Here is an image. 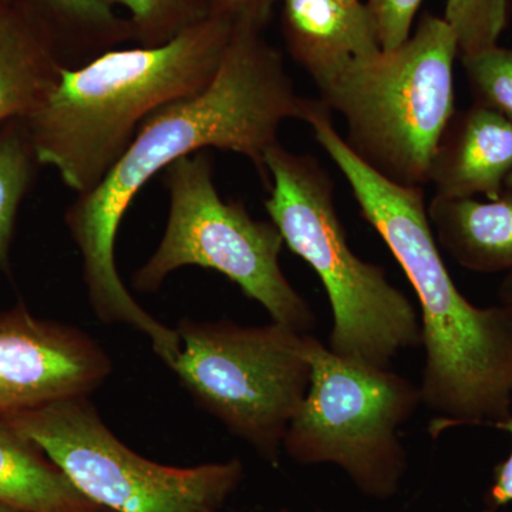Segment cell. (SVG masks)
<instances>
[{
	"label": "cell",
	"mask_w": 512,
	"mask_h": 512,
	"mask_svg": "<svg viewBox=\"0 0 512 512\" xmlns=\"http://www.w3.org/2000/svg\"><path fill=\"white\" fill-rule=\"evenodd\" d=\"M498 299H500V303L512 306V269L505 274L501 281L500 288H498Z\"/></svg>",
	"instance_id": "obj_24"
},
{
	"label": "cell",
	"mask_w": 512,
	"mask_h": 512,
	"mask_svg": "<svg viewBox=\"0 0 512 512\" xmlns=\"http://www.w3.org/2000/svg\"><path fill=\"white\" fill-rule=\"evenodd\" d=\"M170 198L158 248L133 276L138 291L156 292L184 266L215 269L261 303L272 318L299 333L316 325L308 301L286 279L279 255L284 238L272 222L256 221L238 201H224L210 154H190L165 170Z\"/></svg>",
	"instance_id": "obj_7"
},
{
	"label": "cell",
	"mask_w": 512,
	"mask_h": 512,
	"mask_svg": "<svg viewBox=\"0 0 512 512\" xmlns=\"http://www.w3.org/2000/svg\"><path fill=\"white\" fill-rule=\"evenodd\" d=\"M0 504L25 512H86L97 507L37 447L0 420Z\"/></svg>",
	"instance_id": "obj_16"
},
{
	"label": "cell",
	"mask_w": 512,
	"mask_h": 512,
	"mask_svg": "<svg viewBox=\"0 0 512 512\" xmlns=\"http://www.w3.org/2000/svg\"><path fill=\"white\" fill-rule=\"evenodd\" d=\"M319 103L296 92L284 55L266 39L265 26L235 20L211 83L154 111L101 183L77 195L64 214L82 255L84 284L99 319L140 330L164 363L174 362L180 353L177 330L138 305L116 266L117 232L131 201L154 175L207 148L248 158L269 188L265 156L279 143V127L289 119L306 121Z\"/></svg>",
	"instance_id": "obj_1"
},
{
	"label": "cell",
	"mask_w": 512,
	"mask_h": 512,
	"mask_svg": "<svg viewBox=\"0 0 512 512\" xmlns=\"http://www.w3.org/2000/svg\"><path fill=\"white\" fill-rule=\"evenodd\" d=\"M439 247L477 274L512 269V191L495 198H444L427 205Z\"/></svg>",
	"instance_id": "obj_13"
},
{
	"label": "cell",
	"mask_w": 512,
	"mask_h": 512,
	"mask_svg": "<svg viewBox=\"0 0 512 512\" xmlns=\"http://www.w3.org/2000/svg\"><path fill=\"white\" fill-rule=\"evenodd\" d=\"M505 190L512 191V174L508 177L507 184H505Z\"/></svg>",
	"instance_id": "obj_27"
},
{
	"label": "cell",
	"mask_w": 512,
	"mask_h": 512,
	"mask_svg": "<svg viewBox=\"0 0 512 512\" xmlns=\"http://www.w3.org/2000/svg\"><path fill=\"white\" fill-rule=\"evenodd\" d=\"M266 212L286 247L319 276L330 309L328 348L360 365L390 367L404 349L421 343L412 302L387 279L382 266L349 247L335 205V185L315 157L281 143L266 151Z\"/></svg>",
	"instance_id": "obj_4"
},
{
	"label": "cell",
	"mask_w": 512,
	"mask_h": 512,
	"mask_svg": "<svg viewBox=\"0 0 512 512\" xmlns=\"http://www.w3.org/2000/svg\"><path fill=\"white\" fill-rule=\"evenodd\" d=\"M234 26V19L212 15L165 45L119 47L63 67L23 119L37 163L55 168L77 195L92 191L154 111L211 83Z\"/></svg>",
	"instance_id": "obj_3"
},
{
	"label": "cell",
	"mask_w": 512,
	"mask_h": 512,
	"mask_svg": "<svg viewBox=\"0 0 512 512\" xmlns=\"http://www.w3.org/2000/svg\"><path fill=\"white\" fill-rule=\"evenodd\" d=\"M424 0H366L367 12L384 52L402 46L413 33V23Z\"/></svg>",
	"instance_id": "obj_21"
},
{
	"label": "cell",
	"mask_w": 512,
	"mask_h": 512,
	"mask_svg": "<svg viewBox=\"0 0 512 512\" xmlns=\"http://www.w3.org/2000/svg\"><path fill=\"white\" fill-rule=\"evenodd\" d=\"M62 69L45 36L0 0V128L28 117L55 87Z\"/></svg>",
	"instance_id": "obj_15"
},
{
	"label": "cell",
	"mask_w": 512,
	"mask_h": 512,
	"mask_svg": "<svg viewBox=\"0 0 512 512\" xmlns=\"http://www.w3.org/2000/svg\"><path fill=\"white\" fill-rule=\"evenodd\" d=\"M460 60L474 104L512 121V47L495 45Z\"/></svg>",
	"instance_id": "obj_20"
},
{
	"label": "cell",
	"mask_w": 512,
	"mask_h": 512,
	"mask_svg": "<svg viewBox=\"0 0 512 512\" xmlns=\"http://www.w3.org/2000/svg\"><path fill=\"white\" fill-rule=\"evenodd\" d=\"M37 163L23 120L0 128V269L9 272L10 247L19 208L28 194Z\"/></svg>",
	"instance_id": "obj_17"
},
{
	"label": "cell",
	"mask_w": 512,
	"mask_h": 512,
	"mask_svg": "<svg viewBox=\"0 0 512 512\" xmlns=\"http://www.w3.org/2000/svg\"><path fill=\"white\" fill-rule=\"evenodd\" d=\"M43 36L66 69L133 42L127 18L106 0H6Z\"/></svg>",
	"instance_id": "obj_14"
},
{
	"label": "cell",
	"mask_w": 512,
	"mask_h": 512,
	"mask_svg": "<svg viewBox=\"0 0 512 512\" xmlns=\"http://www.w3.org/2000/svg\"><path fill=\"white\" fill-rule=\"evenodd\" d=\"M86 512H114V511L109 510V508H104V507H100V505H97V507L93 508V510H89Z\"/></svg>",
	"instance_id": "obj_26"
},
{
	"label": "cell",
	"mask_w": 512,
	"mask_h": 512,
	"mask_svg": "<svg viewBox=\"0 0 512 512\" xmlns=\"http://www.w3.org/2000/svg\"><path fill=\"white\" fill-rule=\"evenodd\" d=\"M498 430L507 431L512 440V413L510 419L498 426ZM512 503V448L510 456L494 468L493 483L485 495L488 510H498Z\"/></svg>",
	"instance_id": "obj_23"
},
{
	"label": "cell",
	"mask_w": 512,
	"mask_h": 512,
	"mask_svg": "<svg viewBox=\"0 0 512 512\" xmlns=\"http://www.w3.org/2000/svg\"><path fill=\"white\" fill-rule=\"evenodd\" d=\"M175 330L181 352L171 370L181 384L229 433L276 466L311 379L308 333L276 322L239 326L190 319Z\"/></svg>",
	"instance_id": "obj_8"
},
{
	"label": "cell",
	"mask_w": 512,
	"mask_h": 512,
	"mask_svg": "<svg viewBox=\"0 0 512 512\" xmlns=\"http://www.w3.org/2000/svg\"><path fill=\"white\" fill-rule=\"evenodd\" d=\"M456 35L440 16L421 18L402 46L357 60L318 87L342 114L346 144L393 183L423 188L456 113Z\"/></svg>",
	"instance_id": "obj_5"
},
{
	"label": "cell",
	"mask_w": 512,
	"mask_h": 512,
	"mask_svg": "<svg viewBox=\"0 0 512 512\" xmlns=\"http://www.w3.org/2000/svg\"><path fill=\"white\" fill-rule=\"evenodd\" d=\"M286 50L316 87L382 52L363 0H279Z\"/></svg>",
	"instance_id": "obj_12"
},
{
	"label": "cell",
	"mask_w": 512,
	"mask_h": 512,
	"mask_svg": "<svg viewBox=\"0 0 512 512\" xmlns=\"http://www.w3.org/2000/svg\"><path fill=\"white\" fill-rule=\"evenodd\" d=\"M111 8L127 10L136 46L165 45L185 30L211 18L214 0H106Z\"/></svg>",
	"instance_id": "obj_18"
},
{
	"label": "cell",
	"mask_w": 512,
	"mask_h": 512,
	"mask_svg": "<svg viewBox=\"0 0 512 512\" xmlns=\"http://www.w3.org/2000/svg\"><path fill=\"white\" fill-rule=\"evenodd\" d=\"M443 19L456 35L458 57L498 45L511 19V0H446Z\"/></svg>",
	"instance_id": "obj_19"
},
{
	"label": "cell",
	"mask_w": 512,
	"mask_h": 512,
	"mask_svg": "<svg viewBox=\"0 0 512 512\" xmlns=\"http://www.w3.org/2000/svg\"><path fill=\"white\" fill-rule=\"evenodd\" d=\"M484 512H495V511H493V510H488V508H487V510H485Z\"/></svg>",
	"instance_id": "obj_28"
},
{
	"label": "cell",
	"mask_w": 512,
	"mask_h": 512,
	"mask_svg": "<svg viewBox=\"0 0 512 512\" xmlns=\"http://www.w3.org/2000/svg\"><path fill=\"white\" fill-rule=\"evenodd\" d=\"M0 512H25L20 511L18 508L9 507V505L0 504Z\"/></svg>",
	"instance_id": "obj_25"
},
{
	"label": "cell",
	"mask_w": 512,
	"mask_h": 512,
	"mask_svg": "<svg viewBox=\"0 0 512 512\" xmlns=\"http://www.w3.org/2000/svg\"><path fill=\"white\" fill-rule=\"evenodd\" d=\"M512 174V121L474 104L456 111L431 164L437 197L495 198Z\"/></svg>",
	"instance_id": "obj_11"
},
{
	"label": "cell",
	"mask_w": 512,
	"mask_h": 512,
	"mask_svg": "<svg viewBox=\"0 0 512 512\" xmlns=\"http://www.w3.org/2000/svg\"><path fill=\"white\" fill-rule=\"evenodd\" d=\"M0 420L42 448L80 493L114 512H220L244 477L237 458L178 468L141 457L111 433L89 396Z\"/></svg>",
	"instance_id": "obj_9"
},
{
	"label": "cell",
	"mask_w": 512,
	"mask_h": 512,
	"mask_svg": "<svg viewBox=\"0 0 512 512\" xmlns=\"http://www.w3.org/2000/svg\"><path fill=\"white\" fill-rule=\"evenodd\" d=\"M309 387L282 447L301 464H335L367 497L387 500L407 468L399 429L421 404L419 386L390 367L343 359L308 333Z\"/></svg>",
	"instance_id": "obj_6"
},
{
	"label": "cell",
	"mask_w": 512,
	"mask_h": 512,
	"mask_svg": "<svg viewBox=\"0 0 512 512\" xmlns=\"http://www.w3.org/2000/svg\"><path fill=\"white\" fill-rule=\"evenodd\" d=\"M329 113L322 104L306 123L419 299L426 352L419 389L421 404L433 413L431 436L461 426L497 429L512 413V306L468 301L441 258L423 188L376 173L350 150Z\"/></svg>",
	"instance_id": "obj_2"
},
{
	"label": "cell",
	"mask_w": 512,
	"mask_h": 512,
	"mask_svg": "<svg viewBox=\"0 0 512 512\" xmlns=\"http://www.w3.org/2000/svg\"><path fill=\"white\" fill-rule=\"evenodd\" d=\"M110 373L109 356L82 330L37 318L23 303L0 312V419L89 396Z\"/></svg>",
	"instance_id": "obj_10"
},
{
	"label": "cell",
	"mask_w": 512,
	"mask_h": 512,
	"mask_svg": "<svg viewBox=\"0 0 512 512\" xmlns=\"http://www.w3.org/2000/svg\"><path fill=\"white\" fill-rule=\"evenodd\" d=\"M279 0H214L212 15L228 16L234 20H251L258 25H268Z\"/></svg>",
	"instance_id": "obj_22"
}]
</instances>
